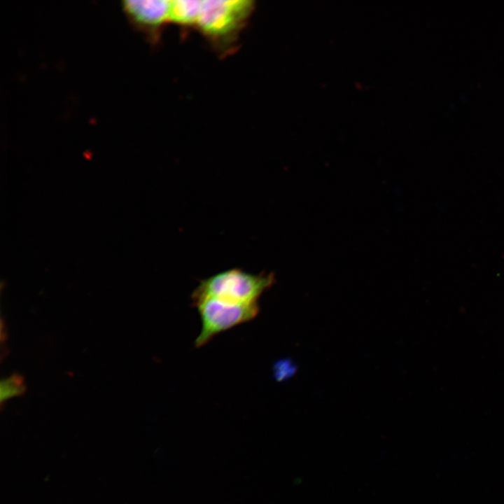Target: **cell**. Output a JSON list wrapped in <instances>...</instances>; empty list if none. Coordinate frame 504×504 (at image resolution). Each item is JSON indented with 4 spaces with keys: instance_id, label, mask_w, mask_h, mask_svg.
Wrapping results in <instances>:
<instances>
[{
    "instance_id": "obj_5",
    "label": "cell",
    "mask_w": 504,
    "mask_h": 504,
    "mask_svg": "<svg viewBox=\"0 0 504 504\" xmlns=\"http://www.w3.org/2000/svg\"><path fill=\"white\" fill-rule=\"evenodd\" d=\"M202 1H170L169 22L181 27H195L199 19Z\"/></svg>"
},
{
    "instance_id": "obj_3",
    "label": "cell",
    "mask_w": 504,
    "mask_h": 504,
    "mask_svg": "<svg viewBox=\"0 0 504 504\" xmlns=\"http://www.w3.org/2000/svg\"><path fill=\"white\" fill-rule=\"evenodd\" d=\"M192 306L197 308L202 323L195 340L197 348L206 345L220 332L253 320L260 312L259 303L231 304L213 299H205Z\"/></svg>"
},
{
    "instance_id": "obj_4",
    "label": "cell",
    "mask_w": 504,
    "mask_h": 504,
    "mask_svg": "<svg viewBox=\"0 0 504 504\" xmlns=\"http://www.w3.org/2000/svg\"><path fill=\"white\" fill-rule=\"evenodd\" d=\"M122 8L130 24L153 42L159 39L162 28L169 22L170 1L126 0Z\"/></svg>"
},
{
    "instance_id": "obj_6",
    "label": "cell",
    "mask_w": 504,
    "mask_h": 504,
    "mask_svg": "<svg viewBox=\"0 0 504 504\" xmlns=\"http://www.w3.org/2000/svg\"><path fill=\"white\" fill-rule=\"evenodd\" d=\"M26 385L22 375L14 373L1 379L0 384V400L2 405L8 400L21 396L26 391Z\"/></svg>"
},
{
    "instance_id": "obj_2",
    "label": "cell",
    "mask_w": 504,
    "mask_h": 504,
    "mask_svg": "<svg viewBox=\"0 0 504 504\" xmlns=\"http://www.w3.org/2000/svg\"><path fill=\"white\" fill-rule=\"evenodd\" d=\"M275 281L272 272L253 274L237 268L223 271L200 281L191 295L192 305L205 299L231 304H257Z\"/></svg>"
},
{
    "instance_id": "obj_1",
    "label": "cell",
    "mask_w": 504,
    "mask_h": 504,
    "mask_svg": "<svg viewBox=\"0 0 504 504\" xmlns=\"http://www.w3.org/2000/svg\"><path fill=\"white\" fill-rule=\"evenodd\" d=\"M254 8L251 0L202 1L196 28L220 53L229 54Z\"/></svg>"
}]
</instances>
